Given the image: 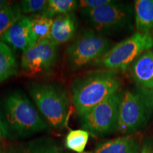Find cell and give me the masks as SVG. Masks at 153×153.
<instances>
[{
	"label": "cell",
	"mask_w": 153,
	"mask_h": 153,
	"mask_svg": "<svg viewBox=\"0 0 153 153\" xmlns=\"http://www.w3.org/2000/svg\"><path fill=\"white\" fill-rule=\"evenodd\" d=\"M120 87L121 80L116 72L104 70L88 73L72 82V104L81 115L119 92Z\"/></svg>",
	"instance_id": "6da1fadb"
},
{
	"label": "cell",
	"mask_w": 153,
	"mask_h": 153,
	"mask_svg": "<svg viewBox=\"0 0 153 153\" xmlns=\"http://www.w3.org/2000/svg\"><path fill=\"white\" fill-rule=\"evenodd\" d=\"M153 108L143 89L126 90L121 94L118 107L117 130L124 135H133L148 123Z\"/></svg>",
	"instance_id": "7a4b0ae2"
},
{
	"label": "cell",
	"mask_w": 153,
	"mask_h": 153,
	"mask_svg": "<svg viewBox=\"0 0 153 153\" xmlns=\"http://www.w3.org/2000/svg\"><path fill=\"white\" fill-rule=\"evenodd\" d=\"M29 93L38 109L53 127L59 128L68 117L70 100L66 91L54 84H34Z\"/></svg>",
	"instance_id": "3957f363"
},
{
	"label": "cell",
	"mask_w": 153,
	"mask_h": 153,
	"mask_svg": "<svg viewBox=\"0 0 153 153\" xmlns=\"http://www.w3.org/2000/svg\"><path fill=\"white\" fill-rule=\"evenodd\" d=\"M4 110L9 124L21 136H30L47 129L46 123L21 91H14L6 98Z\"/></svg>",
	"instance_id": "277c9868"
},
{
	"label": "cell",
	"mask_w": 153,
	"mask_h": 153,
	"mask_svg": "<svg viewBox=\"0 0 153 153\" xmlns=\"http://www.w3.org/2000/svg\"><path fill=\"white\" fill-rule=\"evenodd\" d=\"M152 48V36L150 33L137 32L112 46L104 56L93 64L111 71L125 70L141 55Z\"/></svg>",
	"instance_id": "5b68a950"
},
{
	"label": "cell",
	"mask_w": 153,
	"mask_h": 153,
	"mask_svg": "<svg viewBox=\"0 0 153 153\" xmlns=\"http://www.w3.org/2000/svg\"><path fill=\"white\" fill-rule=\"evenodd\" d=\"M109 40L92 30H84L67 48L66 60L73 70L94 62L111 48Z\"/></svg>",
	"instance_id": "8992f818"
},
{
	"label": "cell",
	"mask_w": 153,
	"mask_h": 153,
	"mask_svg": "<svg viewBox=\"0 0 153 153\" xmlns=\"http://www.w3.org/2000/svg\"><path fill=\"white\" fill-rule=\"evenodd\" d=\"M133 10L129 4L114 1L91 10H82V15L99 33H111L132 26Z\"/></svg>",
	"instance_id": "52a82bcc"
},
{
	"label": "cell",
	"mask_w": 153,
	"mask_h": 153,
	"mask_svg": "<svg viewBox=\"0 0 153 153\" xmlns=\"http://www.w3.org/2000/svg\"><path fill=\"white\" fill-rule=\"evenodd\" d=\"M121 97L116 93L79 116L80 124L92 135L103 136L117 130L118 107Z\"/></svg>",
	"instance_id": "ba28073f"
},
{
	"label": "cell",
	"mask_w": 153,
	"mask_h": 153,
	"mask_svg": "<svg viewBox=\"0 0 153 153\" xmlns=\"http://www.w3.org/2000/svg\"><path fill=\"white\" fill-rule=\"evenodd\" d=\"M58 45L50 39L39 41L23 52L22 68L30 76L48 73L54 68L58 55Z\"/></svg>",
	"instance_id": "9c48e42d"
},
{
	"label": "cell",
	"mask_w": 153,
	"mask_h": 153,
	"mask_svg": "<svg viewBox=\"0 0 153 153\" xmlns=\"http://www.w3.org/2000/svg\"><path fill=\"white\" fill-rule=\"evenodd\" d=\"M0 41L16 51L24 52L30 45V21L23 16L14 23L0 38Z\"/></svg>",
	"instance_id": "30bf717a"
},
{
	"label": "cell",
	"mask_w": 153,
	"mask_h": 153,
	"mask_svg": "<svg viewBox=\"0 0 153 153\" xmlns=\"http://www.w3.org/2000/svg\"><path fill=\"white\" fill-rule=\"evenodd\" d=\"M131 73L140 89L153 90V49L146 51L134 61Z\"/></svg>",
	"instance_id": "8fae6325"
},
{
	"label": "cell",
	"mask_w": 153,
	"mask_h": 153,
	"mask_svg": "<svg viewBox=\"0 0 153 153\" xmlns=\"http://www.w3.org/2000/svg\"><path fill=\"white\" fill-rule=\"evenodd\" d=\"M142 143L140 135H128L101 143L94 153H138Z\"/></svg>",
	"instance_id": "7c38bea8"
},
{
	"label": "cell",
	"mask_w": 153,
	"mask_h": 153,
	"mask_svg": "<svg viewBox=\"0 0 153 153\" xmlns=\"http://www.w3.org/2000/svg\"><path fill=\"white\" fill-rule=\"evenodd\" d=\"M77 24L73 13L57 16L53 19L49 39L57 45L67 43L74 37Z\"/></svg>",
	"instance_id": "4fadbf2b"
},
{
	"label": "cell",
	"mask_w": 153,
	"mask_h": 153,
	"mask_svg": "<svg viewBox=\"0 0 153 153\" xmlns=\"http://www.w3.org/2000/svg\"><path fill=\"white\" fill-rule=\"evenodd\" d=\"M135 25L139 32L153 33V0H136L135 1Z\"/></svg>",
	"instance_id": "5bb4252c"
},
{
	"label": "cell",
	"mask_w": 153,
	"mask_h": 153,
	"mask_svg": "<svg viewBox=\"0 0 153 153\" xmlns=\"http://www.w3.org/2000/svg\"><path fill=\"white\" fill-rule=\"evenodd\" d=\"M29 18L30 21V46L39 41L49 39L54 19L42 16L39 14L30 16Z\"/></svg>",
	"instance_id": "9a60e30c"
},
{
	"label": "cell",
	"mask_w": 153,
	"mask_h": 153,
	"mask_svg": "<svg viewBox=\"0 0 153 153\" xmlns=\"http://www.w3.org/2000/svg\"><path fill=\"white\" fill-rule=\"evenodd\" d=\"M18 65L14 53L7 44L0 41V82L16 75Z\"/></svg>",
	"instance_id": "2e32d148"
},
{
	"label": "cell",
	"mask_w": 153,
	"mask_h": 153,
	"mask_svg": "<svg viewBox=\"0 0 153 153\" xmlns=\"http://www.w3.org/2000/svg\"><path fill=\"white\" fill-rule=\"evenodd\" d=\"M77 6L78 2L75 0H49L43 10L38 14L53 19L57 15L72 14Z\"/></svg>",
	"instance_id": "e0dca14e"
},
{
	"label": "cell",
	"mask_w": 153,
	"mask_h": 153,
	"mask_svg": "<svg viewBox=\"0 0 153 153\" xmlns=\"http://www.w3.org/2000/svg\"><path fill=\"white\" fill-rule=\"evenodd\" d=\"M24 16L19 5H9L0 11V38L14 23Z\"/></svg>",
	"instance_id": "ac0fdd59"
},
{
	"label": "cell",
	"mask_w": 153,
	"mask_h": 153,
	"mask_svg": "<svg viewBox=\"0 0 153 153\" xmlns=\"http://www.w3.org/2000/svg\"><path fill=\"white\" fill-rule=\"evenodd\" d=\"M89 136V132L85 130L70 131L66 136L65 146L74 152H83L87 144Z\"/></svg>",
	"instance_id": "d6986e66"
},
{
	"label": "cell",
	"mask_w": 153,
	"mask_h": 153,
	"mask_svg": "<svg viewBox=\"0 0 153 153\" xmlns=\"http://www.w3.org/2000/svg\"><path fill=\"white\" fill-rule=\"evenodd\" d=\"M25 153H62L55 144L49 140H38L30 143L24 148Z\"/></svg>",
	"instance_id": "ffe728a7"
},
{
	"label": "cell",
	"mask_w": 153,
	"mask_h": 153,
	"mask_svg": "<svg viewBox=\"0 0 153 153\" xmlns=\"http://www.w3.org/2000/svg\"><path fill=\"white\" fill-rule=\"evenodd\" d=\"M48 1L45 0H23L20 2L21 9L24 14H35L41 12Z\"/></svg>",
	"instance_id": "44dd1931"
},
{
	"label": "cell",
	"mask_w": 153,
	"mask_h": 153,
	"mask_svg": "<svg viewBox=\"0 0 153 153\" xmlns=\"http://www.w3.org/2000/svg\"><path fill=\"white\" fill-rule=\"evenodd\" d=\"M114 1L112 0H81L78 2L80 9L82 10H91L109 4Z\"/></svg>",
	"instance_id": "7402d4cb"
},
{
	"label": "cell",
	"mask_w": 153,
	"mask_h": 153,
	"mask_svg": "<svg viewBox=\"0 0 153 153\" xmlns=\"http://www.w3.org/2000/svg\"><path fill=\"white\" fill-rule=\"evenodd\" d=\"M138 153H153V140L152 139H145L142 143Z\"/></svg>",
	"instance_id": "603a6c76"
},
{
	"label": "cell",
	"mask_w": 153,
	"mask_h": 153,
	"mask_svg": "<svg viewBox=\"0 0 153 153\" xmlns=\"http://www.w3.org/2000/svg\"><path fill=\"white\" fill-rule=\"evenodd\" d=\"M7 153H25L24 148L22 147H10L8 150L6 151Z\"/></svg>",
	"instance_id": "cb8c5ba5"
},
{
	"label": "cell",
	"mask_w": 153,
	"mask_h": 153,
	"mask_svg": "<svg viewBox=\"0 0 153 153\" xmlns=\"http://www.w3.org/2000/svg\"><path fill=\"white\" fill-rule=\"evenodd\" d=\"M9 4L8 1H4V0H0V11L4 9L6 7H8Z\"/></svg>",
	"instance_id": "d4e9b609"
},
{
	"label": "cell",
	"mask_w": 153,
	"mask_h": 153,
	"mask_svg": "<svg viewBox=\"0 0 153 153\" xmlns=\"http://www.w3.org/2000/svg\"><path fill=\"white\" fill-rule=\"evenodd\" d=\"M144 90V89H143ZM146 93V94L148 95L149 99H150V101L151 103V105H152V107L153 108V90H150V91H147V90H144Z\"/></svg>",
	"instance_id": "484cf974"
},
{
	"label": "cell",
	"mask_w": 153,
	"mask_h": 153,
	"mask_svg": "<svg viewBox=\"0 0 153 153\" xmlns=\"http://www.w3.org/2000/svg\"><path fill=\"white\" fill-rule=\"evenodd\" d=\"M2 135V129H1V121H0V137H1Z\"/></svg>",
	"instance_id": "4316f807"
},
{
	"label": "cell",
	"mask_w": 153,
	"mask_h": 153,
	"mask_svg": "<svg viewBox=\"0 0 153 153\" xmlns=\"http://www.w3.org/2000/svg\"><path fill=\"white\" fill-rule=\"evenodd\" d=\"M0 153H7V152H6V151H4L1 150V148H0Z\"/></svg>",
	"instance_id": "83f0119b"
},
{
	"label": "cell",
	"mask_w": 153,
	"mask_h": 153,
	"mask_svg": "<svg viewBox=\"0 0 153 153\" xmlns=\"http://www.w3.org/2000/svg\"><path fill=\"white\" fill-rule=\"evenodd\" d=\"M82 153H93V152H83Z\"/></svg>",
	"instance_id": "f1b7e54d"
}]
</instances>
